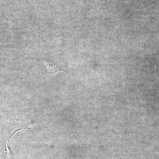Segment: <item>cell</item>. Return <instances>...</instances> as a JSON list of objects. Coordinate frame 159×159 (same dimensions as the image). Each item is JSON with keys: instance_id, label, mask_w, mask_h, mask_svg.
<instances>
[{"instance_id": "cell-2", "label": "cell", "mask_w": 159, "mask_h": 159, "mask_svg": "<svg viewBox=\"0 0 159 159\" xmlns=\"http://www.w3.org/2000/svg\"><path fill=\"white\" fill-rule=\"evenodd\" d=\"M10 139H11V138H10V139L8 140L7 143H6V150H5V151H6V154H5V158H6V159H13L12 156H11V152H10V150H9V148H8V142H9Z\"/></svg>"}, {"instance_id": "cell-1", "label": "cell", "mask_w": 159, "mask_h": 159, "mask_svg": "<svg viewBox=\"0 0 159 159\" xmlns=\"http://www.w3.org/2000/svg\"><path fill=\"white\" fill-rule=\"evenodd\" d=\"M38 61L43 64L45 67L46 71L49 74H54L58 71H62L65 72L59 66L57 65V63L54 62L51 59L46 58H40L37 60Z\"/></svg>"}]
</instances>
